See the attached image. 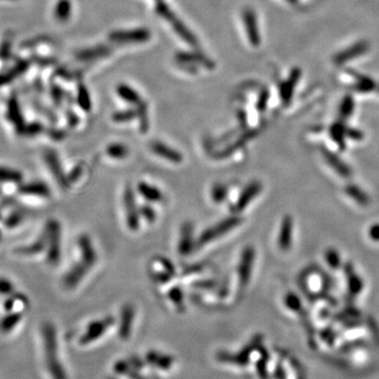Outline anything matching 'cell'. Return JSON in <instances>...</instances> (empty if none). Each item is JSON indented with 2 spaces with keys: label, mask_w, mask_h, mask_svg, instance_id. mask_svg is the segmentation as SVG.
<instances>
[{
  "label": "cell",
  "mask_w": 379,
  "mask_h": 379,
  "mask_svg": "<svg viewBox=\"0 0 379 379\" xmlns=\"http://www.w3.org/2000/svg\"><path fill=\"white\" fill-rule=\"evenodd\" d=\"M148 358L154 363H157L159 366L165 367V369L166 367H170L172 363V358L169 357V356H162L156 353H150L148 355Z\"/></svg>",
  "instance_id": "obj_32"
},
{
  "label": "cell",
  "mask_w": 379,
  "mask_h": 379,
  "mask_svg": "<svg viewBox=\"0 0 379 379\" xmlns=\"http://www.w3.org/2000/svg\"><path fill=\"white\" fill-rule=\"evenodd\" d=\"M58 8H60V10L59 9L57 10L58 18H60V19L69 18V15L71 13V5H70L68 0H63V2H61Z\"/></svg>",
  "instance_id": "obj_36"
},
{
  "label": "cell",
  "mask_w": 379,
  "mask_h": 379,
  "mask_svg": "<svg viewBox=\"0 0 379 379\" xmlns=\"http://www.w3.org/2000/svg\"><path fill=\"white\" fill-rule=\"evenodd\" d=\"M150 147L154 154L172 163H181L183 160L182 155L179 152L169 146H166L165 143L161 141H153L151 142Z\"/></svg>",
  "instance_id": "obj_10"
},
{
  "label": "cell",
  "mask_w": 379,
  "mask_h": 379,
  "mask_svg": "<svg viewBox=\"0 0 379 379\" xmlns=\"http://www.w3.org/2000/svg\"><path fill=\"white\" fill-rule=\"evenodd\" d=\"M134 318V308L131 305H126L122 309L121 314V323H120V330L119 335L122 339H128L131 330H132V323Z\"/></svg>",
  "instance_id": "obj_18"
},
{
  "label": "cell",
  "mask_w": 379,
  "mask_h": 379,
  "mask_svg": "<svg viewBox=\"0 0 379 379\" xmlns=\"http://www.w3.org/2000/svg\"><path fill=\"white\" fill-rule=\"evenodd\" d=\"M369 237L374 241H379V224H374L369 229Z\"/></svg>",
  "instance_id": "obj_42"
},
{
  "label": "cell",
  "mask_w": 379,
  "mask_h": 379,
  "mask_svg": "<svg viewBox=\"0 0 379 379\" xmlns=\"http://www.w3.org/2000/svg\"><path fill=\"white\" fill-rule=\"evenodd\" d=\"M106 153L111 158L124 159L129 155V149L122 143H112L107 147Z\"/></svg>",
  "instance_id": "obj_25"
},
{
  "label": "cell",
  "mask_w": 379,
  "mask_h": 379,
  "mask_svg": "<svg viewBox=\"0 0 379 379\" xmlns=\"http://www.w3.org/2000/svg\"><path fill=\"white\" fill-rule=\"evenodd\" d=\"M117 92H118V95L126 100L127 103H130V104H133V105H140L142 103V100L140 98V96L137 94L136 91H134L132 87L128 86V85H125V84H120L118 87H117Z\"/></svg>",
  "instance_id": "obj_24"
},
{
  "label": "cell",
  "mask_w": 379,
  "mask_h": 379,
  "mask_svg": "<svg viewBox=\"0 0 379 379\" xmlns=\"http://www.w3.org/2000/svg\"><path fill=\"white\" fill-rule=\"evenodd\" d=\"M325 258L328 265L333 270H338L341 266V258L338 252L334 249H329L326 251Z\"/></svg>",
  "instance_id": "obj_28"
},
{
  "label": "cell",
  "mask_w": 379,
  "mask_h": 379,
  "mask_svg": "<svg viewBox=\"0 0 379 379\" xmlns=\"http://www.w3.org/2000/svg\"><path fill=\"white\" fill-rule=\"evenodd\" d=\"M138 192L140 193V195L142 197H144L147 200H149V202H153V203L161 202L162 198H163L161 191H159L157 187H155V186H153V185H151L147 182H139Z\"/></svg>",
  "instance_id": "obj_21"
},
{
  "label": "cell",
  "mask_w": 379,
  "mask_h": 379,
  "mask_svg": "<svg viewBox=\"0 0 379 379\" xmlns=\"http://www.w3.org/2000/svg\"><path fill=\"white\" fill-rule=\"evenodd\" d=\"M321 151H322L323 157H325L328 164H330L331 168L336 173H338L341 177L349 178L352 175V171L350 169V166L347 163H344L336 154L332 153L331 151H329L325 148H322Z\"/></svg>",
  "instance_id": "obj_14"
},
{
  "label": "cell",
  "mask_w": 379,
  "mask_h": 379,
  "mask_svg": "<svg viewBox=\"0 0 379 379\" xmlns=\"http://www.w3.org/2000/svg\"><path fill=\"white\" fill-rule=\"evenodd\" d=\"M345 136L354 140H360L363 138V134L358 130L345 128Z\"/></svg>",
  "instance_id": "obj_40"
},
{
  "label": "cell",
  "mask_w": 379,
  "mask_h": 379,
  "mask_svg": "<svg viewBox=\"0 0 379 379\" xmlns=\"http://www.w3.org/2000/svg\"><path fill=\"white\" fill-rule=\"evenodd\" d=\"M254 260H255V250L251 246H248L243 249L241 256H240V261L238 264V277H239V283L242 288L246 287L250 279H251V274H252V269L254 265Z\"/></svg>",
  "instance_id": "obj_6"
},
{
  "label": "cell",
  "mask_w": 379,
  "mask_h": 379,
  "mask_svg": "<svg viewBox=\"0 0 379 379\" xmlns=\"http://www.w3.org/2000/svg\"><path fill=\"white\" fill-rule=\"evenodd\" d=\"M113 323H114V319L112 317H108L103 320L92 322L91 325L88 326L87 331L83 335V337L81 338L80 342L88 343V342L96 340L100 335H103V334L108 330V328L112 326Z\"/></svg>",
  "instance_id": "obj_11"
},
{
  "label": "cell",
  "mask_w": 379,
  "mask_h": 379,
  "mask_svg": "<svg viewBox=\"0 0 379 379\" xmlns=\"http://www.w3.org/2000/svg\"><path fill=\"white\" fill-rule=\"evenodd\" d=\"M155 10L159 16H161L163 19H165L166 21L170 22V24L173 27V29H174V31L184 41H186L190 44V46H192V47L198 46V41H197L196 37L193 35V33L183 25V22L174 14L173 11L168 6H166L163 3H161V2H159L157 5H156Z\"/></svg>",
  "instance_id": "obj_2"
},
{
  "label": "cell",
  "mask_w": 379,
  "mask_h": 379,
  "mask_svg": "<svg viewBox=\"0 0 379 379\" xmlns=\"http://www.w3.org/2000/svg\"><path fill=\"white\" fill-rule=\"evenodd\" d=\"M330 133H331L332 139L336 142L337 146L341 150H344L345 147H347L344 143V138L347 137V136H345V128H343V126H341L339 124H336L331 128Z\"/></svg>",
  "instance_id": "obj_26"
},
{
  "label": "cell",
  "mask_w": 379,
  "mask_h": 379,
  "mask_svg": "<svg viewBox=\"0 0 379 379\" xmlns=\"http://www.w3.org/2000/svg\"><path fill=\"white\" fill-rule=\"evenodd\" d=\"M124 205L126 212V221L131 231H137L140 225V210L137 208L135 197L130 186L125 188Z\"/></svg>",
  "instance_id": "obj_4"
},
{
  "label": "cell",
  "mask_w": 379,
  "mask_h": 379,
  "mask_svg": "<svg viewBox=\"0 0 379 379\" xmlns=\"http://www.w3.org/2000/svg\"><path fill=\"white\" fill-rule=\"evenodd\" d=\"M177 59L178 61L181 62H186V63H200L205 66H207L208 69H213L214 63L212 62L209 58L202 54L198 53H179L177 54Z\"/></svg>",
  "instance_id": "obj_19"
},
{
  "label": "cell",
  "mask_w": 379,
  "mask_h": 379,
  "mask_svg": "<svg viewBox=\"0 0 379 379\" xmlns=\"http://www.w3.org/2000/svg\"><path fill=\"white\" fill-rule=\"evenodd\" d=\"M344 193L355 200L358 205L365 207L370 204V198L366 193L356 184H348L344 186Z\"/></svg>",
  "instance_id": "obj_20"
},
{
  "label": "cell",
  "mask_w": 379,
  "mask_h": 379,
  "mask_svg": "<svg viewBox=\"0 0 379 379\" xmlns=\"http://www.w3.org/2000/svg\"><path fill=\"white\" fill-rule=\"evenodd\" d=\"M139 210H140V214L144 218H146V220L148 222H150V224H152V222L155 221V219H156V213H155V211L153 210V208H151L149 206H143Z\"/></svg>",
  "instance_id": "obj_37"
},
{
  "label": "cell",
  "mask_w": 379,
  "mask_h": 379,
  "mask_svg": "<svg viewBox=\"0 0 379 379\" xmlns=\"http://www.w3.org/2000/svg\"><path fill=\"white\" fill-rule=\"evenodd\" d=\"M135 116H137V112L135 111H121V112H117L113 115V120L116 122H126L132 120Z\"/></svg>",
  "instance_id": "obj_34"
},
{
  "label": "cell",
  "mask_w": 379,
  "mask_h": 379,
  "mask_svg": "<svg viewBox=\"0 0 379 379\" xmlns=\"http://www.w3.org/2000/svg\"><path fill=\"white\" fill-rule=\"evenodd\" d=\"M13 291V286L10 283V281L0 279V292L2 293H11Z\"/></svg>",
  "instance_id": "obj_43"
},
{
  "label": "cell",
  "mask_w": 379,
  "mask_h": 379,
  "mask_svg": "<svg viewBox=\"0 0 379 379\" xmlns=\"http://www.w3.org/2000/svg\"><path fill=\"white\" fill-rule=\"evenodd\" d=\"M137 116L139 118V125L141 132H147L149 128V120H148V111L147 106L143 102L137 106Z\"/></svg>",
  "instance_id": "obj_29"
},
{
  "label": "cell",
  "mask_w": 379,
  "mask_h": 379,
  "mask_svg": "<svg viewBox=\"0 0 379 379\" xmlns=\"http://www.w3.org/2000/svg\"><path fill=\"white\" fill-rule=\"evenodd\" d=\"M19 319H20L19 315H10V316H8L7 318L4 319L2 328L6 331H9L13 326H15L16 323H18Z\"/></svg>",
  "instance_id": "obj_38"
},
{
  "label": "cell",
  "mask_w": 379,
  "mask_h": 379,
  "mask_svg": "<svg viewBox=\"0 0 379 379\" xmlns=\"http://www.w3.org/2000/svg\"><path fill=\"white\" fill-rule=\"evenodd\" d=\"M151 33L147 29H134L116 31L110 35V39L117 43H140L149 40Z\"/></svg>",
  "instance_id": "obj_5"
},
{
  "label": "cell",
  "mask_w": 379,
  "mask_h": 379,
  "mask_svg": "<svg viewBox=\"0 0 379 379\" xmlns=\"http://www.w3.org/2000/svg\"><path fill=\"white\" fill-rule=\"evenodd\" d=\"M261 190L262 184L259 181H252L244 187L237 199V203L235 204V211L237 213L246 209L251 204L252 200L258 196Z\"/></svg>",
  "instance_id": "obj_7"
},
{
  "label": "cell",
  "mask_w": 379,
  "mask_h": 379,
  "mask_svg": "<svg viewBox=\"0 0 379 379\" xmlns=\"http://www.w3.org/2000/svg\"><path fill=\"white\" fill-rule=\"evenodd\" d=\"M340 113H341L342 117L349 116L352 113V103L351 102L343 103V105L341 107V110H340Z\"/></svg>",
  "instance_id": "obj_44"
},
{
  "label": "cell",
  "mask_w": 379,
  "mask_h": 379,
  "mask_svg": "<svg viewBox=\"0 0 379 379\" xmlns=\"http://www.w3.org/2000/svg\"><path fill=\"white\" fill-rule=\"evenodd\" d=\"M78 247L80 250L81 261L92 267L96 263L97 254L90 237L87 235H80V237L78 238Z\"/></svg>",
  "instance_id": "obj_13"
},
{
  "label": "cell",
  "mask_w": 379,
  "mask_h": 379,
  "mask_svg": "<svg viewBox=\"0 0 379 379\" xmlns=\"http://www.w3.org/2000/svg\"><path fill=\"white\" fill-rule=\"evenodd\" d=\"M285 304L286 306L293 311H298L302 308V302L300 298L294 294V293H288L285 297Z\"/></svg>",
  "instance_id": "obj_33"
},
{
  "label": "cell",
  "mask_w": 379,
  "mask_h": 379,
  "mask_svg": "<svg viewBox=\"0 0 379 379\" xmlns=\"http://www.w3.org/2000/svg\"><path fill=\"white\" fill-rule=\"evenodd\" d=\"M21 174L18 171H14L11 169L0 168V180L2 181H21Z\"/></svg>",
  "instance_id": "obj_30"
},
{
  "label": "cell",
  "mask_w": 379,
  "mask_h": 379,
  "mask_svg": "<svg viewBox=\"0 0 379 379\" xmlns=\"http://www.w3.org/2000/svg\"><path fill=\"white\" fill-rule=\"evenodd\" d=\"M21 193L39 197H49L51 195L50 188L43 182H31L21 187Z\"/></svg>",
  "instance_id": "obj_22"
},
{
  "label": "cell",
  "mask_w": 379,
  "mask_h": 379,
  "mask_svg": "<svg viewBox=\"0 0 379 379\" xmlns=\"http://www.w3.org/2000/svg\"><path fill=\"white\" fill-rule=\"evenodd\" d=\"M292 233H293V220L291 216H285L281 222V228L278 237V246L280 250L288 251L292 246Z\"/></svg>",
  "instance_id": "obj_15"
},
{
  "label": "cell",
  "mask_w": 379,
  "mask_h": 379,
  "mask_svg": "<svg viewBox=\"0 0 379 379\" xmlns=\"http://www.w3.org/2000/svg\"><path fill=\"white\" fill-rule=\"evenodd\" d=\"M88 270H90V266L81 260L80 262L73 265L71 267V270L66 273V275L63 278L64 287L66 289H74L75 287H77L87 274Z\"/></svg>",
  "instance_id": "obj_9"
},
{
  "label": "cell",
  "mask_w": 379,
  "mask_h": 379,
  "mask_svg": "<svg viewBox=\"0 0 379 379\" xmlns=\"http://www.w3.org/2000/svg\"><path fill=\"white\" fill-rule=\"evenodd\" d=\"M78 103H79L80 107L84 111H86V112H88V111H90L91 108H92L90 95H88L86 88L83 87V86H81L79 88V94H78Z\"/></svg>",
  "instance_id": "obj_31"
},
{
  "label": "cell",
  "mask_w": 379,
  "mask_h": 379,
  "mask_svg": "<svg viewBox=\"0 0 379 379\" xmlns=\"http://www.w3.org/2000/svg\"><path fill=\"white\" fill-rule=\"evenodd\" d=\"M44 158H46V162L50 168V171L53 173L55 179L57 180L58 183H60L62 187H68L70 185V182L68 177L65 176L62 170V166L60 164L57 154L54 151H48L46 155H44Z\"/></svg>",
  "instance_id": "obj_8"
},
{
  "label": "cell",
  "mask_w": 379,
  "mask_h": 379,
  "mask_svg": "<svg viewBox=\"0 0 379 379\" xmlns=\"http://www.w3.org/2000/svg\"><path fill=\"white\" fill-rule=\"evenodd\" d=\"M109 53H110L109 48H107L105 46H98L96 48L87 49V50L80 52L79 54L77 55V57H78V59L81 60V61H87V60L97 59L99 57H104Z\"/></svg>",
  "instance_id": "obj_23"
},
{
  "label": "cell",
  "mask_w": 379,
  "mask_h": 379,
  "mask_svg": "<svg viewBox=\"0 0 379 379\" xmlns=\"http://www.w3.org/2000/svg\"><path fill=\"white\" fill-rule=\"evenodd\" d=\"M344 274L347 275L349 293L352 296L359 295L363 290V281L361 278L356 274L351 263H347L344 265Z\"/></svg>",
  "instance_id": "obj_16"
},
{
  "label": "cell",
  "mask_w": 379,
  "mask_h": 379,
  "mask_svg": "<svg viewBox=\"0 0 379 379\" xmlns=\"http://www.w3.org/2000/svg\"><path fill=\"white\" fill-rule=\"evenodd\" d=\"M169 296H170L172 302L177 307H179V306L182 305V303H183V293H182L180 288H178V287L173 288L171 290V291H170V293H169Z\"/></svg>",
  "instance_id": "obj_35"
},
{
  "label": "cell",
  "mask_w": 379,
  "mask_h": 379,
  "mask_svg": "<svg viewBox=\"0 0 379 379\" xmlns=\"http://www.w3.org/2000/svg\"><path fill=\"white\" fill-rule=\"evenodd\" d=\"M241 221L242 219L237 215L225 218L224 220L218 222V224L205 230L197 240V246L199 247L205 246V244H208L212 241L222 237L224 235H226L227 233L237 228L241 224Z\"/></svg>",
  "instance_id": "obj_1"
},
{
  "label": "cell",
  "mask_w": 379,
  "mask_h": 379,
  "mask_svg": "<svg viewBox=\"0 0 379 379\" xmlns=\"http://www.w3.org/2000/svg\"><path fill=\"white\" fill-rule=\"evenodd\" d=\"M159 263L162 264L165 273H168L171 277L175 275V267H174L173 263L170 260H168L166 258H163V257H160L159 258Z\"/></svg>",
  "instance_id": "obj_39"
},
{
  "label": "cell",
  "mask_w": 379,
  "mask_h": 379,
  "mask_svg": "<svg viewBox=\"0 0 379 379\" xmlns=\"http://www.w3.org/2000/svg\"><path fill=\"white\" fill-rule=\"evenodd\" d=\"M48 260L51 264H57L61 256L60 225L56 220H51L47 227Z\"/></svg>",
  "instance_id": "obj_3"
},
{
  "label": "cell",
  "mask_w": 379,
  "mask_h": 379,
  "mask_svg": "<svg viewBox=\"0 0 379 379\" xmlns=\"http://www.w3.org/2000/svg\"><path fill=\"white\" fill-rule=\"evenodd\" d=\"M195 247L194 241V228L191 222H185L181 228L179 244H178V251L180 255L186 256L193 251Z\"/></svg>",
  "instance_id": "obj_12"
},
{
  "label": "cell",
  "mask_w": 379,
  "mask_h": 379,
  "mask_svg": "<svg viewBox=\"0 0 379 379\" xmlns=\"http://www.w3.org/2000/svg\"><path fill=\"white\" fill-rule=\"evenodd\" d=\"M81 173H82V169L80 168V166H77V168H75V169L71 172V174L68 176L69 182L72 183V182L77 181L78 179H79V177L81 176Z\"/></svg>",
  "instance_id": "obj_41"
},
{
  "label": "cell",
  "mask_w": 379,
  "mask_h": 379,
  "mask_svg": "<svg viewBox=\"0 0 379 379\" xmlns=\"http://www.w3.org/2000/svg\"><path fill=\"white\" fill-rule=\"evenodd\" d=\"M212 199L215 204H221L228 195V186L222 183H216L212 187Z\"/></svg>",
  "instance_id": "obj_27"
},
{
  "label": "cell",
  "mask_w": 379,
  "mask_h": 379,
  "mask_svg": "<svg viewBox=\"0 0 379 379\" xmlns=\"http://www.w3.org/2000/svg\"><path fill=\"white\" fill-rule=\"evenodd\" d=\"M243 21L246 24V29L248 33V37L253 46H258L259 44V34L257 29V21L254 12L251 10H246L243 12Z\"/></svg>",
  "instance_id": "obj_17"
}]
</instances>
